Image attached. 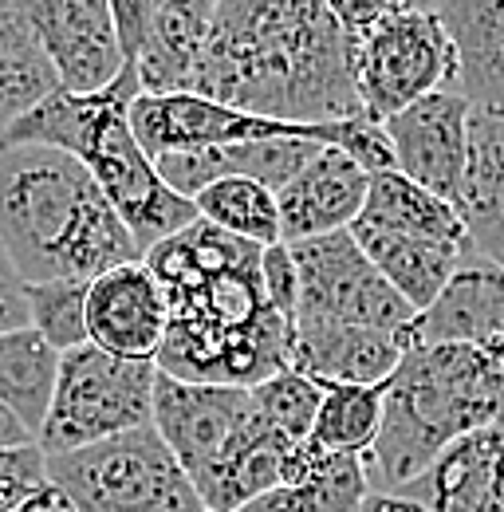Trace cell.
<instances>
[{"label":"cell","mask_w":504,"mask_h":512,"mask_svg":"<svg viewBox=\"0 0 504 512\" xmlns=\"http://www.w3.org/2000/svg\"><path fill=\"white\" fill-rule=\"evenodd\" d=\"M260 284H264V296H268L272 312L292 320L296 316V300H300V272H296V260H292L288 245L260 249Z\"/></svg>","instance_id":"4dcf8cb0"},{"label":"cell","mask_w":504,"mask_h":512,"mask_svg":"<svg viewBox=\"0 0 504 512\" xmlns=\"http://www.w3.org/2000/svg\"><path fill=\"white\" fill-rule=\"evenodd\" d=\"M504 335V272L469 253L449 276L438 300L402 331V347H485Z\"/></svg>","instance_id":"9a60e30c"},{"label":"cell","mask_w":504,"mask_h":512,"mask_svg":"<svg viewBox=\"0 0 504 512\" xmlns=\"http://www.w3.org/2000/svg\"><path fill=\"white\" fill-rule=\"evenodd\" d=\"M394 170L441 201H457L469 158V103L453 91H434L382 123Z\"/></svg>","instance_id":"4fadbf2b"},{"label":"cell","mask_w":504,"mask_h":512,"mask_svg":"<svg viewBox=\"0 0 504 512\" xmlns=\"http://www.w3.org/2000/svg\"><path fill=\"white\" fill-rule=\"evenodd\" d=\"M56 371L60 355L32 327L0 331V406H8L32 438L44 426L56 390Z\"/></svg>","instance_id":"cb8c5ba5"},{"label":"cell","mask_w":504,"mask_h":512,"mask_svg":"<svg viewBox=\"0 0 504 512\" xmlns=\"http://www.w3.org/2000/svg\"><path fill=\"white\" fill-rule=\"evenodd\" d=\"M453 44V95L469 111L504 115V0L434 4Z\"/></svg>","instance_id":"d6986e66"},{"label":"cell","mask_w":504,"mask_h":512,"mask_svg":"<svg viewBox=\"0 0 504 512\" xmlns=\"http://www.w3.org/2000/svg\"><path fill=\"white\" fill-rule=\"evenodd\" d=\"M0 249L24 288L142 260L87 166L48 146H0Z\"/></svg>","instance_id":"3957f363"},{"label":"cell","mask_w":504,"mask_h":512,"mask_svg":"<svg viewBox=\"0 0 504 512\" xmlns=\"http://www.w3.org/2000/svg\"><path fill=\"white\" fill-rule=\"evenodd\" d=\"M371 493L363 457L327 453L315 442H300L280 489L249 501L241 512H355Z\"/></svg>","instance_id":"44dd1931"},{"label":"cell","mask_w":504,"mask_h":512,"mask_svg":"<svg viewBox=\"0 0 504 512\" xmlns=\"http://www.w3.org/2000/svg\"><path fill=\"white\" fill-rule=\"evenodd\" d=\"M138 146L154 158L162 154H197L252 138H308L315 142V127H292L272 119H252L245 111L221 107L197 95H138L126 111Z\"/></svg>","instance_id":"7c38bea8"},{"label":"cell","mask_w":504,"mask_h":512,"mask_svg":"<svg viewBox=\"0 0 504 512\" xmlns=\"http://www.w3.org/2000/svg\"><path fill=\"white\" fill-rule=\"evenodd\" d=\"M189 95L292 127L363 115L323 0H213Z\"/></svg>","instance_id":"7a4b0ae2"},{"label":"cell","mask_w":504,"mask_h":512,"mask_svg":"<svg viewBox=\"0 0 504 512\" xmlns=\"http://www.w3.org/2000/svg\"><path fill=\"white\" fill-rule=\"evenodd\" d=\"M323 146L308 138H252V142H233L217 150H197V154H162L154 158L158 178L193 201L197 193L221 178H245L268 193H280Z\"/></svg>","instance_id":"e0dca14e"},{"label":"cell","mask_w":504,"mask_h":512,"mask_svg":"<svg viewBox=\"0 0 504 512\" xmlns=\"http://www.w3.org/2000/svg\"><path fill=\"white\" fill-rule=\"evenodd\" d=\"M44 485H48V453L36 442L0 449V512L20 509Z\"/></svg>","instance_id":"f546056e"},{"label":"cell","mask_w":504,"mask_h":512,"mask_svg":"<svg viewBox=\"0 0 504 512\" xmlns=\"http://www.w3.org/2000/svg\"><path fill=\"white\" fill-rule=\"evenodd\" d=\"M453 209L469 249L504 272V115L469 111V158Z\"/></svg>","instance_id":"ffe728a7"},{"label":"cell","mask_w":504,"mask_h":512,"mask_svg":"<svg viewBox=\"0 0 504 512\" xmlns=\"http://www.w3.org/2000/svg\"><path fill=\"white\" fill-rule=\"evenodd\" d=\"M48 91H56V79L40 56L20 0H0V134Z\"/></svg>","instance_id":"d4e9b609"},{"label":"cell","mask_w":504,"mask_h":512,"mask_svg":"<svg viewBox=\"0 0 504 512\" xmlns=\"http://www.w3.org/2000/svg\"><path fill=\"white\" fill-rule=\"evenodd\" d=\"M150 426L182 465L205 512H241L280 489L300 442L264 422L245 386L182 383L158 371Z\"/></svg>","instance_id":"8992f818"},{"label":"cell","mask_w":504,"mask_h":512,"mask_svg":"<svg viewBox=\"0 0 504 512\" xmlns=\"http://www.w3.org/2000/svg\"><path fill=\"white\" fill-rule=\"evenodd\" d=\"M359 225H371V229H382V233H398V237L438 241V245H469L457 209L449 201L434 197L430 190L414 186L398 170L371 174Z\"/></svg>","instance_id":"603a6c76"},{"label":"cell","mask_w":504,"mask_h":512,"mask_svg":"<svg viewBox=\"0 0 504 512\" xmlns=\"http://www.w3.org/2000/svg\"><path fill=\"white\" fill-rule=\"evenodd\" d=\"M193 209L205 225L249 241L256 249L280 245V217H276V193H268L245 178H221L193 197Z\"/></svg>","instance_id":"484cf974"},{"label":"cell","mask_w":504,"mask_h":512,"mask_svg":"<svg viewBox=\"0 0 504 512\" xmlns=\"http://www.w3.org/2000/svg\"><path fill=\"white\" fill-rule=\"evenodd\" d=\"M367 182L371 178L351 158L323 146L312 162L276 193L280 245H300V241H315V237L347 233L363 213Z\"/></svg>","instance_id":"2e32d148"},{"label":"cell","mask_w":504,"mask_h":512,"mask_svg":"<svg viewBox=\"0 0 504 512\" xmlns=\"http://www.w3.org/2000/svg\"><path fill=\"white\" fill-rule=\"evenodd\" d=\"M504 414V335L485 347H410L382 394V426L363 457L371 493H402L441 449Z\"/></svg>","instance_id":"277c9868"},{"label":"cell","mask_w":504,"mask_h":512,"mask_svg":"<svg viewBox=\"0 0 504 512\" xmlns=\"http://www.w3.org/2000/svg\"><path fill=\"white\" fill-rule=\"evenodd\" d=\"M288 249L300 272V300L292 323H335L390 335H402L410 327L414 312L378 276L375 264L359 253L351 233L315 237Z\"/></svg>","instance_id":"30bf717a"},{"label":"cell","mask_w":504,"mask_h":512,"mask_svg":"<svg viewBox=\"0 0 504 512\" xmlns=\"http://www.w3.org/2000/svg\"><path fill=\"white\" fill-rule=\"evenodd\" d=\"M28 327V304H24V284L12 272L8 256L0 249V331H16Z\"/></svg>","instance_id":"1f68e13d"},{"label":"cell","mask_w":504,"mask_h":512,"mask_svg":"<svg viewBox=\"0 0 504 512\" xmlns=\"http://www.w3.org/2000/svg\"><path fill=\"white\" fill-rule=\"evenodd\" d=\"M347 233L414 316L426 312L438 300V292L449 284V276L461 268L465 256L473 253L469 245H438V241L398 237V233H382V229L359 225V221Z\"/></svg>","instance_id":"7402d4cb"},{"label":"cell","mask_w":504,"mask_h":512,"mask_svg":"<svg viewBox=\"0 0 504 512\" xmlns=\"http://www.w3.org/2000/svg\"><path fill=\"white\" fill-rule=\"evenodd\" d=\"M28 442H36L24 426H20V418L8 410V406H0V449H12V446H28Z\"/></svg>","instance_id":"e575fe53"},{"label":"cell","mask_w":504,"mask_h":512,"mask_svg":"<svg viewBox=\"0 0 504 512\" xmlns=\"http://www.w3.org/2000/svg\"><path fill=\"white\" fill-rule=\"evenodd\" d=\"M138 95L142 87L130 67H123V75L99 95H67L56 87L8 123L0 146H48L79 158L115 205L138 253L146 256L166 237L189 229L197 209L158 178L150 154L126 123V111Z\"/></svg>","instance_id":"5b68a950"},{"label":"cell","mask_w":504,"mask_h":512,"mask_svg":"<svg viewBox=\"0 0 504 512\" xmlns=\"http://www.w3.org/2000/svg\"><path fill=\"white\" fill-rule=\"evenodd\" d=\"M382 394H386V383L323 386V402H319L308 442H315L327 453L367 457L378 438V426H382Z\"/></svg>","instance_id":"4316f807"},{"label":"cell","mask_w":504,"mask_h":512,"mask_svg":"<svg viewBox=\"0 0 504 512\" xmlns=\"http://www.w3.org/2000/svg\"><path fill=\"white\" fill-rule=\"evenodd\" d=\"M24 304H28V327L56 355L87 343V284L83 280L28 284Z\"/></svg>","instance_id":"83f0119b"},{"label":"cell","mask_w":504,"mask_h":512,"mask_svg":"<svg viewBox=\"0 0 504 512\" xmlns=\"http://www.w3.org/2000/svg\"><path fill=\"white\" fill-rule=\"evenodd\" d=\"M158 367L138 359H115L91 343L63 351L56 390L36 434L48 457L95 446L130 430L150 426Z\"/></svg>","instance_id":"9c48e42d"},{"label":"cell","mask_w":504,"mask_h":512,"mask_svg":"<svg viewBox=\"0 0 504 512\" xmlns=\"http://www.w3.org/2000/svg\"><path fill=\"white\" fill-rule=\"evenodd\" d=\"M252 406L264 414L272 430H280L288 442H308L323 402V386L304 379L300 371H276L272 379L249 386Z\"/></svg>","instance_id":"f1b7e54d"},{"label":"cell","mask_w":504,"mask_h":512,"mask_svg":"<svg viewBox=\"0 0 504 512\" xmlns=\"http://www.w3.org/2000/svg\"><path fill=\"white\" fill-rule=\"evenodd\" d=\"M402 355V335L367 327L292 323L288 339V371L319 386H378L394 375Z\"/></svg>","instance_id":"ac0fdd59"},{"label":"cell","mask_w":504,"mask_h":512,"mask_svg":"<svg viewBox=\"0 0 504 512\" xmlns=\"http://www.w3.org/2000/svg\"><path fill=\"white\" fill-rule=\"evenodd\" d=\"M20 8L60 91L99 95L123 75L111 0H20Z\"/></svg>","instance_id":"8fae6325"},{"label":"cell","mask_w":504,"mask_h":512,"mask_svg":"<svg viewBox=\"0 0 504 512\" xmlns=\"http://www.w3.org/2000/svg\"><path fill=\"white\" fill-rule=\"evenodd\" d=\"M485 512H504V481L497 485V493H493V501H489V509Z\"/></svg>","instance_id":"d590c367"},{"label":"cell","mask_w":504,"mask_h":512,"mask_svg":"<svg viewBox=\"0 0 504 512\" xmlns=\"http://www.w3.org/2000/svg\"><path fill=\"white\" fill-rule=\"evenodd\" d=\"M166 300L154 367L182 383L256 386L288 371L292 320L276 316L260 284V249L201 217L142 256Z\"/></svg>","instance_id":"6da1fadb"},{"label":"cell","mask_w":504,"mask_h":512,"mask_svg":"<svg viewBox=\"0 0 504 512\" xmlns=\"http://www.w3.org/2000/svg\"><path fill=\"white\" fill-rule=\"evenodd\" d=\"M355 512H430L422 501L402 497V493H367V501Z\"/></svg>","instance_id":"d6a6232c"},{"label":"cell","mask_w":504,"mask_h":512,"mask_svg":"<svg viewBox=\"0 0 504 512\" xmlns=\"http://www.w3.org/2000/svg\"><path fill=\"white\" fill-rule=\"evenodd\" d=\"M12 512H75V505H71L60 489L48 481L40 493H32V497H28L20 509H12Z\"/></svg>","instance_id":"836d02e7"},{"label":"cell","mask_w":504,"mask_h":512,"mask_svg":"<svg viewBox=\"0 0 504 512\" xmlns=\"http://www.w3.org/2000/svg\"><path fill=\"white\" fill-rule=\"evenodd\" d=\"M331 12L339 20L347 75L367 119L386 123L410 103L453 87V44L434 4L335 0Z\"/></svg>","instance_id":"52a82bcc"},{"label":"cell","mask_w":504,"mask_h":512,"mask_svg":"<svg viewBox=\"0 0 504 512\" xmlns=\"http://www.w3.org/2000/svg\"><path fill=\"white\" fill-rule=\"evenodd\" d=\"M166 335V300L154 272L134 260L87 284V343L115 355L154 363Z\"/></svg>","instance_id":"5bb4252c"},{"label":"cell","mask_w":504,"mask_h":512,"mask_svg":"<svg viewBox=\"0 0 504 512\" xmlns=\"http://www.w3.org/2000/svg\"><path fill=\"white\" fill-rule=\"evenodd\" d=\"M48 481L75 512H205L154 426L48 457Z\"/></svg>","instance_id":"ba28073f"}]
</instances>
